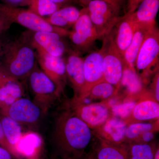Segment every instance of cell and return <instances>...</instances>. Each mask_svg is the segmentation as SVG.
<instances>
[{
  "label": "cell",
  "mask_w": 159,
  "mask_h": 159,
  "mask_svg": "<svg viewBox=\"0 0 159 159\" xmlns=\"http://www.w3.org/2000/svg\"><path fill=\"white\" fill-rule=\"evenodd\" d=\"M65 63L67 79L75 92L74 99H77L82 93L84 85V58L75 52L69 55Z\"/></svg>",
  "instance_id": "cell-15"
},
{
  "label": "cell",
  "mask_w": 159,
  "mask_h": 159,
  "mask_svg": "<svg viewBox=\"0 0 159 159\" xmlns=\"http://www.w3.org/2000/svg\"><path fill=\"white\" fill-rule=\"evenodd\" d=\"M101 127L104 141L116 145H121L125 139L127 125L123 120L117 118H110Z\"/></svg>",
  "instance_id": "cell-17"
},
{
  "label": "cell",
  "mask_w": 159,
  "mask_h": 159,
  "mask_svg": "<svg viewBox=\"0 0 159 159\" xmlns=\"http://www.w3.org/2000/svg\"><path fill=\"white\" fill-rule=\"evenodd\" d=\"M62 37L57 33L48 31L34 32L31 36L33 46H37L55 57H62L66 50L65 44L61 39Z\"/></svg>",
  "instance_id": "cell-14"
},
{
  "label": "cell",
  "mask_w": 159,
  "mask_h": 159,
  "mask_svg": "<svg viewBox=\"0 0 159 159\" xmlns=\"http://www.w3.org/2000/svg\"><path fill=\"white\" fill-rule=\"evenodd\" d=\"M159 0H143L134 12L129 13L136 24L155 25Z\"/></svg>",
  "instance_id": "cell-19"
},
{
  "label": "cell",
  "mask_w": 159,
  "mask_h": 159,
  "mask_svg": "<svg viewBox=\"0 0 159 159\" xmlns=\"http://www.w3.org/2000/svg\"><path fill=\"white\" fill-rule=\"evenodd\" d=\"M13 80H16L10 77L5 69L3 68L2 66L0 65V89L7 83Z\"/></svg>",
  "instance_id": "cell-32"
},
{
  "label": "cell",
  "mask_w": 159,
  "mask_h": 159,
  "mask_svg": "<svg viewBox=\"0 0 159 159\" xmlns=\"http://www.w3.org/2000/svg\"><path fill=\"white\" fill-rule=\"evenodd\" d=\"M73 111L77 116L86 123L90 128L99 127L110 118L107 106L102 103L84 104L72 102Z\"/></svg>",
  "instance_id": "cell-12"
},
{
  "label": "cell",
  "mask_w": 159,
  "mask_h": 159,
  "mask_svg": "<svg viewBox=\"0 0 159 159\" xmlns=\"http://www.w3.org/2000/svg\"><path fill=\"white\" fill-rule=\"evenodd\" d=\"M117 88L116 87L104 80L92 87L83 99L89 96L94 99H109L116 93Z\"/></svg>",
  "instance_id": "cell-25"
},
{
  "label": "cell",
  "mask_w": 159,
  "mask_h": 159,
  "mask_svg": "<svg viewBox=\"0 0 159 159\" xmlns=\"http://www.w3.org/2000/svg\"><path fill=\"white\" fill-rule=\"evenodd\" d=\"M135 23L129 13L121 16L110 32L115 46L123 57L130 44L134 32Z\"/></svg>",
  "instance_id": "cell-13"
},
{
  "label": "cell",
  "mask_w": 159,
  "mask_h": 159,
  "mask_svg": "<svg viewBox=\"0 0 159 159\" xmlns=\"http://www.w3.org/2000/svg\"><path fill=\"white\" fill-rule=\"evenodd\" d=\"M143 0H128L126 6V13H131L136 10Z\"/></svg>",
  "instance_id": "cell-33"
},
{
  "label": "cell",
  "mask_w": 159,
  "mask_h": 159,
  "mask_svg": "<svg viewBox=\"0 0 159 159\" xmlns=\"http://www.w3.org/2000/svg\"><path fill=\"white\" fill-rule=\"evenodd\" d=\"M29 85L33 95L32 101L45 114L59 97L54 82L37 66L28 77Z\"/></svg>",
  "instance_id": "cell-4"
},
{
  "label": "cell",
  "mask_w": 159,
  "mask_h": 159,
  "mask_svg": "<svg viewBox=\"0 0 159 159\" xmlns=\"http://www.w3.org/2000/svg\"><path fill=\"white\" fill-rule=\"evenodd\" d=\"M5 4L14 7L29 6L32 0H4Z\"/></svg>",
  "instance_id": "cell-31"
},
{
  "label": "cell",
  "mask_w": 159,
  "mask_h": 159,
  "mask_svg": "<svg viewBox=\"0 0 159 159\" xmlns=\"http://www.w3.org/2000/svg\"><path fill=\"white\" fill-rule=\"evenodd\" d=\"M94 0H79L80 4L85 7L89 2ZM102 1L112 6L117 10L121 11L125 4V0H99Z\"/></svg>",
  "instance_id": "cell-30"
},
{
  "label": "cell",
  "mask_w": 159,
  "mask_h": 159,
  "mask_svg": "<svg viewBox=\"0 0 159 159\" xmlns=\"http://www.w3.org/2000/svg\"><path fill=\"white\" fill-rule=\"evenodd\" d=\"M0 121L7 142L12 150H16V146L23 138L22 125L13 119L1 114Z\"/></svg>",
  "instance_id": "cell-20"
},
{
  "label": "cell",
  "mask_w": 159,
  "mask_h": 159,
  "mask_svg": "<svg viewBox=\"0 0 159 159\" xmlns=\"http://www.w3.org/2000/svg\"><path fill=\"white\" fill-rule=\"evenodd\" d=\"M80 11V16L68 35L78 51H86L90 49L99 37L87 8L84 7Z\"/></svg>",
  "instance_id": "cell-8"
},
{
  "label": "cell",
  "mask_w": 159,
  "mask_h": 159,
  "mask_svg": "<svg viewBox=\"0 0 159 159\" xmlns=\"http://www.w3.org/2000/svg\"><path fill=\"white\" fill-rule=\"evenodd\" d=\"M132 115L136 120L139 121L158 119V102L152 99L142 100L136 103L133 110Z\"/></svg>",
  "instance_id": "cell-23"
},
{
  "label": "cell",
  "mask_w": 159,
  "mask_h": 159,
  "mask_svg": "<svg viewBox=\"0 0 159 159\" xmlns=\"http://www.w3.org/2000/svg\"><path fill=\"white\" fill-rule=\"evenodd\" d=\"M33 47L37 51V61L42 70L55 84L58 93L60 95L67 80L65 60L62 57H55L50 55L37 46Z\"/></svg>",
  "instance_id": "cell-10"
},
{
  "label": "cell",
  "mask_w": 159,
  "mask_h": 159,
  "mask_svg": "<svg viewBox=\"0 0 159 159\" xmlns=\"http://www.w3.org/2000/svg\"><path fill=\"white\" fill-rule=\"evenodd\" d=\"M0 159H12L9 150L0 146Z\"/></svg>",
  "instance_id": "cell-39"
},
{
  "label": "cell",
  "mask_w": 159,
  "mask_h": 159,
  "mask_svg": "<svg viewBox=\"0 0 159 159\" xmlns=\"http://www.w3.org/2000/svg\"><path fill=\"white\" fill-rule=\"evenodd\" d=\"M153 159H159V149L158 148L156 151H155Z\"/></svg>",
  "instance_id": "cell-41"
},
{
  "label": "cell",
  "mask_w": 159,
  "mask_h": 159,
  "mask_svg": "<svg viewBox=\"0 0 159 159\" xmlns=\"http://www.w3.org/2000/svg\"><path fill=\"white\" fill-rule=\"evenodd\" d=\"M0 18L9 23H16L34 32H55L62 36L68 35L69 31L50 25L45 18L30 10L0 3Z\"/></svg>",
  "instance_id": "cell-3"
},
{
  "label": "cell",
  "mask_w": 159,
  "mask_h": 159,
  "mask_svg": "<svg viewBox=\"0 0 159 159\" xmlns=\"http://www.w3.org/2000/svg\"><path fill=\"white\" fill-rule=\"evenodd\" d=\"M88 159H95L93 157H89V158Z\"/></svg>",
  "instance_id": "cell-42"
},
{
  "label": "cell",
  "mask_w": 159,
  "mask_h": 159,
  "mask_svg": "<svg viewBox=\"0 0 159 159\" xmlns=\"http://www.w3.org/2000/svg\"><path fill=\"white\" fill-rule=\"evenodd\" d=\"M120 84L124 86L129 94H135L142 90L143 85L135 69L124 66Z\"/></svg>",
  "instance_id": "cell-24"
},
{
  "label": "cell",
  "mask_w": 159,
  "mask_h": 159,
  "mask_svg": "<svg viewBox=\"0 0 159 159\" xmlns=\"http://www.w3.org/2000/svg\"><path fill=\"white\" fill-rule=\"evenodd\" d=\"M29 10L41 17L51 16L61 8L51 0H32Z\"/></svg>",
  "instance_id": "cell-26"
},
{
  "label": "cell",
  "mask_w": 159,
  "mask_h": 159,
  "mask_svg": "<svg viewBox=\"0 0 159 159\" xmlns=\"http://www.w3.org/2000/svg\"><path fill=\"white\" fill-rule=\"evenodd\" d=\"M5 44L6 43L2 39H0V58L2 55Z\"/></svg>",
  "instance_id": "cell-40"
},
{
  "label": "cell",
  "mask_w": 159,
  "mask_h": 159,
  "mask_svg": "<svg viewBox=\"0 0 159 159\" xmlns=\"http://www.w3.org/2000/svg\"><path fill=\"white\" fill-rule=\"evenodd\" d=\"M103 51H94L84 58V85L80 96L73 100L78 101L83 99L92 87L104 81L103 78Z\"/></svg>",
  "instance_id": "cell-11"
},
{
  "label": "cell",
  "mask_w": 159,
  "mask_h": 159,
  "mask_svg": "<svg viewBox=\"0 0 159 159\" xmlns=\"http://www.w3.org/2000/svg\"><path fill=\"white\" fill-rule=\"evenodd\" d=\"M25 94V89L19 80H13L0 89V109L9 106Z\"/></svg>",
  "instance_id": "cell-21"
},
{
  "label": "cell",
  "mask_w": 159,
  "mask_h": 159,
  "mask_svg": "<svg viewBox=\"0 0 159 159\" xmlns=\"http://www.w3.org/2000/svg\"><path fill=\"white\" fill-rule=\"evenodd\" d=\"M11 25V23L0 18V34L8 30Z\"/></svg>",
  "instance_id": "cell-37"
},
{
  "label": "cell",
  "mask_w": 159,
  "mask_h": 159,
  "mask_svg": "<svg viewBox=\"0 0 159 159\" xmlns=\"http://www.w3.org/2000/svg\"><path fill=\"white\" fill-rule=\"evenodd\" d=\"M154 135L153 133L152 132V131H148L143 134L140 136V139L142 140L143 143H146L147 142H150L151 141L154 139Z\"/></svg>",
  "instance_id": "cell-35"
},
{
  "label": "cell",
  "mask_w": 159,
  "mask_h": 159,
  "mask_svg": "<svg viewBox=\"0 0 159 159\" xmlns=\"http://www.w3.org/2000/svg\"><path fill=\"white\" fill-rule=\"evenodd\" d=\"M129 159H153L155 152L147 143H136L131 146L129 150Z\"/></svg>",
  "instance_id": "cell-27"
},
{
  "label": "cell",
  "mask_w": 159,
  "mask_h": 159,
  "mask_svg": "<svg viewBox=\"0 0 159 159\" xmlns=\"http://www.w3.org/2000/svg\"><path fill=\"white\" fill-rule=\"evenodd\" d=\"M81 11L73 6H64L58 9L46 20L52 25L62 29L73 27L80 16Z\"/></svg>",
  "instance_id": "cell-18"
},
{
  "label": "cell",
  "mask_w": 159,
  "mask_h": 159,
  "mask_svg": "<svg viewBox=\"0 0 159 159\" xmlns=\"http://www.w3.org/2000/svg\"><path fill=\"white\" fill-rule=\"evenodd\" d=\"M136 104V102L134 101H128L116 104L112 107V113L116 116L121 119H125L132 114Z\"/></svg>",
  "instance_id": "cell-29"
},
{
  "label": "cell",
  "mask_w": 159,
  "mask_h": 159,
  "mask_svg": "<svg viewBox=\"0 0 159 159\" xmlns=\"http://www.w3.org/2000/svg\"><path fill=\"white\" fill-rule=\"evenodd\" d=\"M102 40L103 78L117 88L120 85L125 66L123 57L114 44L110 33Z\"/></svg>",
  "instance_id": "cell-6"
},
{
  "label": "cell",
  "mask_w": 159,
  "mask_h": 159,
  "mask_svg": "<svg viewBox=\"0 0 159 159\" xmlns=\"http://www.w3.org/2000/svg\"><path fill=\"white\" fill-rule=\"evenodd\" d=\"M0 114L28 126L37 125L44 114L32 100L23 97L0 109Z\"/></svg>",
  "instance_id": "cell-7"
},
{
  "label": "cell",
  "mask_w": 159,
  "mask_h": 159,
  "mask_svg": "<svg viewBox=\"0 0 159 159\" xmlns=\"http://www.w3.org/2000/svg\"><path fill=\"white\" fill-rule=\"evenodd\" d=\"M154 128L151 123H133L127 126L125 132V139L129 140H136L139 139L143 133L152 131Z\"/></svg>",
  "instance_id": "cell-28"
},
{
  "label": "cell",
  "mask_w": 159,
  "mask_h": 159,
  "mask_svg": "<svg viewBox=\"0 0 159 159\" xmlns=\"http://www.w3.org/2000/svg\"><path fill=\"white\" fill-rule=\"evenodd\" d=\"M61 8L64 6H70L73 3H79V0H51Z\"/></svg>",
  "instance_id": "cell-36"
},
{
  "label": "cell",
  "mask_w": 159,
  "mask_h": 159,
  "mask_svg": "<svg viewBox=\"0 0 159 159\" xmlns=\"http://www.w3.org/2000/svg\"><path fill=\"white\" fill-rule=\"evenodd\" d=\"M129 149L102 140L96 150V159H129Z\"/></svg>",
  "instance_id": "cell-22"
},
{
  "label": "cell",
  "mask_w": 159,
  "mask_h": 159,
  "mask_svg": "<svg viewBox=\"0 0 159 159\" xmlns=\"http://www.w3.org/2000/svg\"><path fill=\"white\" fill-rule=\"evenodd\" d=\"M85 7L99 39L108 35L121 17L120 11L103 1H91Z\"/></svg>",
  "instance_id": "cell-5"
},
{
  "label": "cell",
  "mask_w": 159,
  "mask_h": 159,
  "mask_svg": "<svg viewBox=\"0 0 159 159\" xmlns=\"http://www.w3.org/2000/svg\"><path fill=\"white\" fill-rule=\"evenodd\" d=\"M0 146L6 148L10 152L11 150H12V149L7 142L6 137H5L1 121H0Z\"/></svg>",
  "instance_id": "cell-34"
},
{
  "label": "cell",
  "mask_w": 159,
  "mask_h": 159,
  "mask_svg": "<svg viewBox=\"0 0 159 159\" xmlns=\"http://www.w3.org/2000/svg\"><path fill=\"white\" fill-rule=\"evenodd\" d=\"M154 89L155 96L156 101L159 102V73L157 74L154 83Z\"/></svg>",
  "instance_id": "cell-38"
},
{
  "label": "cell",
  "mask_w": 159,
  "mask_h": 159,
  "mask_svg": "<svg viewBox=\"0 0 159 159\" xmlns=\"http://www.w3.org/2000/svg\"><path fill=\"white\" fill-rule=\"evenodd\" d=\"M1 66L8 75L16 80L28 78L37 67V55L29 34L6 43L2 57Z\"/></svg>",
  "instance_id": "cell-2"
},
{
  "label": "cell",
  "mask_w": 159,
  "mask_h": 159,
  "mask_svg": "<svg viewBox=\"0 0 159 159\" xmlns=\"http://www.w3.org/2000/svg\"><path fill=\"white\" fill-rule=\"evenodd\" d=\"M90 128L72 111L62 113L55 119L51 139L66 159L82 156L92 140Z\"/></svg>",
  "instance_id": "cell-1"
},
{
  "label": "cell",
  "mask_w": 159,
  "mask_h": 159,
  "mask_svg": "<svg viewBox=\"0 0 159 159\" xmlns=\"http://www.w3.org/2000/svg\"><path fill=\"white\" fill-rule=\"evenodd\" d=\"M155 25L136 24L134 32L131 42L123 55L125 65L131 68L135 69V63L138 53L142 43L148 32Z\"/></svg>",
  "instance_id": "cell-16"
},
{
  "label": "cell",
  "mask_w": 159,
  "mask_h": 159,
  "mask_svg": "<svg viewBox=\"0 0 159 159\" xmlns=\"http://www.w3.org/2000/svg\"><path fill=\"white\" fill-rule=\"evenodd\" d=\"M159 54V31L156 26L148 32L140 48L135 63L136 71L148 73L158 64Z\"/></svg>",
  "instance_id": "cell-9"
}]
</instances>
